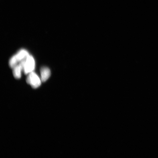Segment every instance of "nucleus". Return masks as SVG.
Returning a JSON list of instances; mask_svg holds the SVG:
<instances>
[{"instance_id": "nucleus-1", "label": "nucleus", "mask_w": 158, "mask_h": 158, "mask_svg": "<svg viewBox=\"0 0 158 158\" xmlns=\"http://www.w3.org/2000/svg\"><path fill=\"white\" fill-rule=\"evenodd\" d=\"M26 81L27 84L35 89L39 88L41 85L42 82L41 78L33 72L28 74L26 79Z\"/></svg>"}, {"instance_id": "nucleus-2", "label": "nucleus", "mask_w": 158, "mask_h": 158, "mask_svg": "<svg viewBox=\"0 0 158 158\" xmlns=\"http://www.w3.org/2000/svg\"><path fill=\"white\" fill-rule=\"evenodd\" d=\"M35 63L34 58L29 55L25 59V63L23 72L25 74H28L33 72L35 69Z\"/></svg>"}, {"instance_id": "nucleus-3", "label": "nucleus", "mask_w": 158, "mask_h": 158, "mask_svg": "<svg viewBox=\"0 0 158 158\" xmlns=\"http://www.w3.org/2000/svg\"><path fill=\"white\" fill-rule=\"evenodd\" d=\"M41 79L42 82H45L48 80L51 76V71L48 68L43 67L40 70Z\"/></svg>"}, {"instance_id": "nucleus-4", "label": "nucleus", "mask_w": 158, "mask_h": 158, "mask_svg": "<svg viewBox=\"0 0 158 158\" xmlns=\"http://www.w3.org/2000/svg\"><path fill=\"white\" fill-rule=\"evenodd\" d=\"M29 55V53L27 50L24 49H22L19 50L15 55L19 62H20L25 60Z\"/></svg>"}, {"instance_id": "nucleus-5", "label": "nucleus", "mask_w": 158, "mask_h": 158, "mask_svg": "<svg viewBox=\"0 0 158 158\" xmlns=\"http://www.w3.org/2000/svg\"><path fill=\"white\" fill-rule=\"evenodd\" d=\"M22 71H23V69L19 64L17 65L13 68V74L15 78L19 79L21 78Z\"/></svg>"}, {"instance_id": "nucleus-6", "label": "nucleus", "mask_w": 158, "mask_h": 158, "mask_svg": "<svg viewBox=\"0 0 158 158\" xmlns=\"http://www.w3.org/2000/svg\"><path fill=\"white\" fill-rule=\"evenodd\" d=\"M18 62H19V61L17 60L16 55H14L9 60V66L11 68L13 69L17 65Z\"/></svg>"}]
</instances>
